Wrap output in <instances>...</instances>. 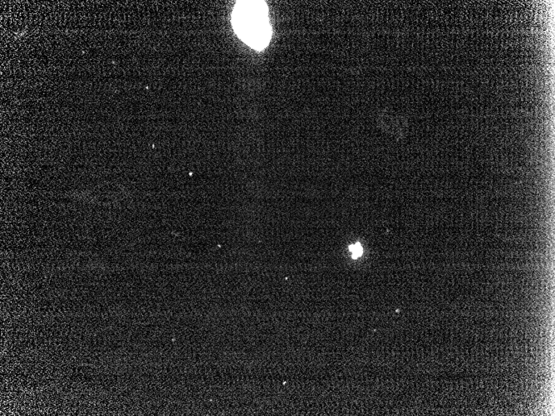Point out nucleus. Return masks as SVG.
Masks as SVG:
<instances>
[{"instance_id":"obj_1","label":"nucleus","mask_w":555,"mask_h":416,"mask_svg":"<svg viewBox=\"0 0 555 416\" xmlns=\"http://www.w3.org/2000/svg\"><path fill=\"white\" fill-rule=\"evenodd\" d=\"M234 12V26L246 44L254 48H264L268 44L270 26L265 3L241 2Z\"/></svg>"},{"instance_id":"obj_2","label":"nucleus","mask_w":555,"mask_h":416,"mask_svg":"<svg viewBox=\"0 0 555 416\" xmlns=\"http://www.w3.org/2000/svg\"><path fill=\"white\" fill-rule=\"evenodd\" d=\"M350 251L352 252V256L353 259H358L360 257L362 253H364V248L361 246L360 244H355L350 246Z\"/></svg>"}]
</instances>
